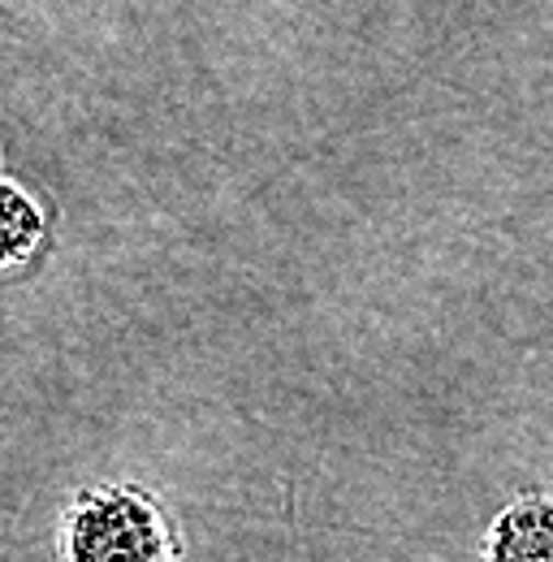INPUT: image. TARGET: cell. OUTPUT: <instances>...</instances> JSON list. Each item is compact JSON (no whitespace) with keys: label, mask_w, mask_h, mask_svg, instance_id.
<instances>
[{"label":"cell","mask_w":553,"mask_h":562,"mask_svg":"<svg viewBox=\"0 0 553 562\" xmlns=\"http://www.w3.org/2000/svg\"><path fill=\"white\" fill-rule=\"evenodd\" d=\"M61 562H182L187 541L173 510L135 481L87 485L66 502Z\"/></svg>","instance_id":"1"},{"label":"cell","mask_w":553,"mask_h":562,"mask_svg":"<svg viewBox=\"0 0 553 562\" xmlns=\"http://www.w3.org/2000/svg\"><path fill=\"white\" fill-rule=\"evenodd\" d=\"M481 562H553V493L506 502L484 532Z\"/></svg>","instance_id":"2"},{"label":"cell","mask_w":553,"mask_h":562,"mask_svg":"<svg viewBox=\"0 0 553 562\" xmlns=\"http://www.w3.org/2000/svg\"><path fill=\"white\" fill-rule=\"evenodd\" d=\"M44 234H48V216L40 200L22 182L0 178V273L26 265L44 247Z\"/></svg>","instance_id":"3"}]
</instances>
